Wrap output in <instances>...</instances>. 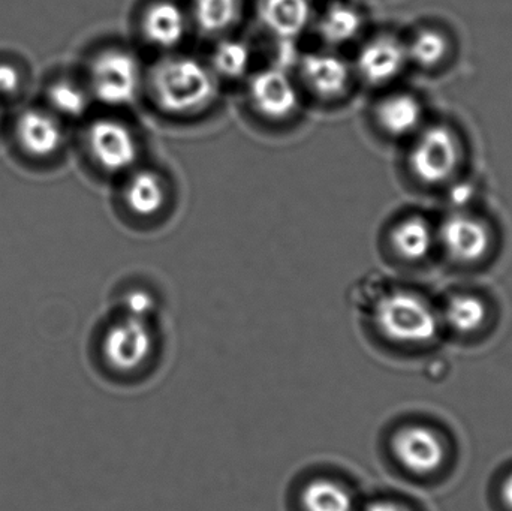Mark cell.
Returning a JSON list of instances; mask_svg holds the SVG:
<instances>
[{"mask_svg":"<svg viewBox=\"0 0 512 511\" xmlns=\"http://www.w3.org/2000/svg\"><path fill=\"white\" fill-rule=\"evenodd\" d=\"M144 87L159 110L174 117H188L215 104L219 78L195 57L170 54L150 68Z\"/></svg>","mask_w":512,"mask_h":511,"instance_id":"6da1fadb","label":"cell"},{"mask_svg":"<svg viewBox=\"0 0 512 511\" xmlns=\"http://www.w3.org/2000/svg\"><path fill=\"white\" fill-rule=\"evenodd\" d=\"M372 320L387 341L399 345H426L438 338L441 315L420 294L391 290L373 303Z\"/></svg>","mask_w":512,"mask_h":511,"instance_id":"7a4b0ae2","label":"cell"},{"mask_svg":"<svg viewBox=\"0 0 512 511\" xmlns=\"http://www.w3.org/2000/svg\"><path fill=\"white\" fill-rule=\"evenodd\" d=\"M86 86L92 98L102 105L128 107L146 86V74L132 51L105 48L90 60Z\"/></svg>","mask_w":512,"mask_h":511,"instance_id":"3957f363","label":"cell"},{"mask_svg":"<svg viewBox=\"0 0 512 511\" xmlns=\"http://www.w3.org/2000/svg\"><path fill=\"white\" fill-rule=\"evenodd\" d=\"M462 150L459 138L445 125L421 128L412 144L409 167L424 185L450 182L459 170Z\"/></svg>","mask_w":512,"mask_h":511,"instance_id":"277c9868","label":"cell"},{"mask_svg":"<svg viewBox=\"0 0 512 511\" xmlns=\"http://www.w3.org/2000/svg\"><path fill=\"white\" fill-rule=\"evenodd\" d=\"M99 351L113 371L129 374L143 368L155 351L152 324L120 314L102 335Z\"/></svg>","mask_w":512,"mask_h":511,"instance_id":"5b68a950","label":"cell"},{"mask_svg":"<svg viewBox=\"0 0 512 511\" xmlns=\"http://www.w3.org/2000/svg\"><path fill=\"white\" fill-rule=\"evenodd\" d=\"M84 149L93 164L108 174L131 173L140 158L134 131L110 117L92 120L84 132Z\"/></svg>","mask_w":512,"mask_h":511,"instance_id":"8992f818","label":"cell"},{"mask_svg":"<svg viewBox=\"0 0 512 511\" xmlns=\"http://www.w3.org/2000/svg\"><path fill=\"white\" fill-rule=\"evenodd\" d=\"M248 99L256 114L271 122H282L300 108V87L283 66H270L249 77Z\"/></svg>","mask_w":512,"mask_h":511,"instance_id":"52a82bcc","label":"cell"},{"mask_svg":"<svg viewBox=\"0 0 512 511\" xmlns=\"http://www.w3.org/2000/svg\"><path fill=\"white\" fill-rule=\"evenodd\" d=\"M14 141L26 158L36 162L51 161L65 147V125L47 107L26 108L15 119Z\"/></svg>","mask_w":512,"mask_h":511,"instance_id":"ba28073f","label":"cell"},{"mask_svg":"<svg viewBox=\"0 0 512 511\" xmlns=\"http://www.w3.org/2000/svg\"><path fill=\"white\" fill-rule=\"evenodd\" d=\"M391 450L400 467L418 477L438 473L447 458V447L441 435L420 423L400 428L391 440Z\"/></svg>","mask_w":512,"mask_h":511,"instance_id":"9c48e42d","label":"cell"},{"mask_svg":"<svg viewBox=\"0 0 512 511\" xmlns=\"http://www.w3.org/2000/svg\"><path fill=\"white\" fill-rule=\"evenodd\" d=\"M438 240L453 260L478 263L492 248V231L486 222L465 212H456L439 228Z\"/></svg>","mask_w":512,"mask_h":511,"instance_id":"30bf717a","label":"cell"},{"mask_svg":"<svg viewBox=\"0 0 512 511\" xmlns=\"http://www.w3.org/2000/svg\"><path fill=\"white\" fill-rule=\"evenodd\" d=\"M408 63L405 42L396 36L381 35L363 44L352 68L369 86H384L399 77Z\"/></svg>","mask_w":512,"mask_h":511,"instance_id":"8fae6325","label":"cell"},{"mask_svg":"<svg viewBox=\"0 0 512 511\" xmlns=\"http://www.w3.org/2000/svg\"><path fill=\"white\" fill-rule=\"evenodd\" d=\"M304 86L322 99L345 95L354 77L351 63L334 50L312 51L298 60Z\"/></svg>","mask_w":512,"mask_h":511,"instance_id":"7c38bea8","label":"cell"},{"mask_svg":"<svg viewBox=\"0 0 512 511\" xmlns=\"http://www.w3.org/2000/svg\"><path fill=\"white\" fill-rule=\"evenodd\" d=\"M310 0H261L259 20L264 29L283 44H294L312 21Z\"/></svg>","mask_w":512,"mask_h":511,"instance_id":"4fadbf2b","label":"cell"},{"mask_svg":"<svg viewBox=\"0 0 512 511\" xmlns=\"http://www.w3.org/2000/svg\"><path fill=\"white\" fill-rule=\"evenodd\" d=\"M141 30L147 44L162 51L179 47L188 33V17L177 3L159 0L144 12Z\"/></svg>","mask_w":512,"mask_h":511,"instance_id":"5bb4252c","label":"cell"},{"mask_svg":"<svg viewBox=\"0 0 512 511\" xmlns=\"http://www.w3.org/2000/svg\"><path fill=\"white\" fill-rule=\"evenodd\" d=\"M123 200L129 212L138 218H152L167 204V183L155 170L141 168L131 171L123 188Z\"/></svg>","mask_w":512,"mask_h":511,"instance_id":"9a60e30c","label":"cell"},{"mask_svg":"<svg viewBox=\"0 0 512 511\" xmlns=\"http://www.w3.org/2000/svg\"><path fill=\"white\" fill-rule=\"evenodd\" d=\"M424 110L421 102L409 93L385 96L376 107V120L390 137L417 135L423 126Z\"/></svg>","mask_w":512,"mask_h":511,"instance_id":"2e32d148","label":"cell"},{"mask_svg":"<svg viewBox=\"0 0 512 511\" xmlns=\"http://www.w3.org/2000/svg\"><path fill=\"white\" fill-rule=\"evenodd\" d=\"M301 511H358L354 491L333 477H313L300 492Z\"/></svg>","mask_w":512,"mask_h":511,"instance_id":"e0dca14e","label":"cell"},{"mask_svg":"<svg viewBox=\"0 0 512 511\" xmlns=\"http://www.w3.org/2000/svg\"><path fill=\"white\" fill-rule=\"evenodd\" d=\"M438 234L423 216H408L394 225L390 234L394 252L405 261H421L435 248Z\"/></svg>","mask_w":512,"mask_h":511,"instance_id":"ac0fdd59","label":"cell"},{"mask_svg":"<svg viewBox=\"0 0 512 511\" xmlns=\"http://www.w3.org/2000/svg\"><path fill=\"white\" fill-rule=\"evenodd\" d=\"M361 12L349 3L336 2L325 9L318 20V33L322 41L334 50L352 44L363 30Z\"/></svg>","mask_w":512,"mask_h":511,"instance_id":"d6986e66","label":"cell"},{"mask_svg":"<svg viewBox=\"0 0 512 511\" xmlns=\"http://www.w3.org/2000/svg\"><path fill=\"white\" fill-rule=\"evenodd\" d=\"M45 99L48 110L62 120L81 119L93 101L86 84L72 78L53 81L45 90Z\"/></svg>","mask_w":512,"mask_h":511,"instance_id":"ffe728a7","label":"cell"},{"mask_svg":"<svg viewBox=\"0 0 512 511\" xmlns=\"http://www.w3.org/2000/svg\"><path fill=\"white\" fill-rule=\"evenodd\" d=\"M487 320V306L481 297L475 294L460 293L450 297L441 321L460 335L478 332Z\"/></svg>","mask_w":512,"mask_h":511,"instance_id":"44dd1931","label":"cell"},{"mask_svg":"<svg viewBox=\"0 0 512 511\" xmlns=\"http://www.w3.org/2000/svg\"><path fill=\"white\" fill-rule=\"evenodd\" d=\"M252 59L254 54L248 42L242 39H222L213 48L209 66L218 78L239 80L251 71Z\"/></svg>","mask_w":512,"mask_h":511,"instance_id":"7402d4cb","label":"cell"},{"mask_svg":"<svg viewBox=\"0 0 512 511\" xmlns=\"http://www.w3.org/2000/svg\"><path fill=\"white\" fill-rule=\"evenodd\" d=\"M192 11L201 32L219 35L236 23L240 14V0H194Z\"/></svg>","mask_w":512,"mask_h":511,"instance_id":"603a6c76","label":"cell"},{"mask_svg":"<svg viewBox=\"0 0 512 511\" xmlns=\"http://www.w3.org/2000/svg\"><path fill=\"white\" fill-rule=\"evenodd\" d=\"M409 63L420 68H436L447 57V36L436 29H423L409 42H405Z\"/></svg>","mask_w":512,"mask_h":511,"instance_id":"cb8c5ba5","label":"cell"},{"mask_svg":"<svg viewBox=\"0 0 512 511\" xmlns=\"http://www.w3.org/2000/svg\"><path fill=\"white\" fill-rule=\"evenodd\" d=\"M156 312V300L149 291L131 290L123 296L122 314L150 321Z\"/></svg>","mask_w":512,"mask_h":511,"instance_id":"d4e9b609","label":"cell"},{"mask_svg":"<svg viewBox=\"0 0 512 511\" xmlns=\"http://www.w3.org/2000/svg\"><path fill=\"white\" fill-rule=\"evenodd\" d=\"M23 86L20 69L11 62H0V98L17 95Z\"/></svg>","mask_w":512,"mask_h":511,"instance_id":"484cf974","label":"cell"},{"mask_svg":"<svg viewBox=\"0 0 512 511\" xmlns=\"http://www.w3.org/2000/svg\"><path fill=\"white\" fill-rule=\"evenodd\" d=\"M358 511H411L403 504L394 500H373L364 504Z\"/></svg>","mask_w":512,"mask_h":511,"instance_id":"4316f807","label":"cell"},{"mask_svg":"<svg viewBox=\"0 0 512 511\" xmlns=\"http://www.w3.org/2000/svg\"><path fill=\"white\" fill-rule=\"evenodd\" d=\"M459 186L460 188H454L453 191H451V201H453L457 207L463 206V204L472 197V188H469L471 185L463 183V185Z\"/></svg>","mask_w":512,"mask_h":511,"instance_id":"83f0119b","label":"cell"},{"mask_svg":"<svg viewBox=\"0 0 512 511\" xmlns=\"http://www.w3.org/2000/svg\"><path fill=\"white\" fill-rule=\"evenodd\" d=\"M501 495L505 506L512 511V473L508 474L507 479L502 483Z\"/></svg>","mask_w":512,"mask_h":511,"instance_id":"f1b7e54d","label":"cell"}]
</instances>
